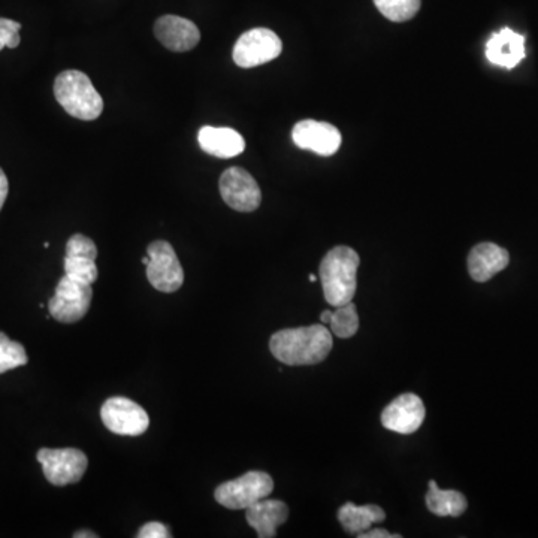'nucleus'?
<instances>
[{
	"instance_id": "nucleus-18",
	"label": "nucleus",
	"mask_w": 538,
	"mask_h": 538,
	"mask_svg": "<svg viewBox=\"0 0 538 538\" xmlns=\"http://www.w3.org/2000/svg\"><path fill=\"white\" fill-rule=\"evenodd\" d=\"M199 145L205 153L210 156L220 157V159H231L240 156L246 148V141L243 136L231 128H214V126H204L199 131Z\"/></svg>"
},
{
	"instance_id": "nucleus-7",
	"label": "nucleus",
	"mask_w": 538,
	"mask_h": 538,
	"mask_svg": "<svg viewBox=\"0 0 538 538\" xmlns=\"http://www.w3.org/2000/svg\"><path fill=\"white\" fill-rule=\"evenodd\" d=\"M281 50L283 44L277 33L265 27H256L238 38L232 57L240 68L250 69L277 59Z\"/></svg>"
},
{
	"instance_id": "nucleus-27",
	"label": "nucleus",
	"mask_w": 538,
	"mask_h": 538,
	"mask_svg": "<svg viewBox=\"0 0 538 538\" xmlns=\"http://www.w3.org/2000/svg\"><path fill=\"white\" fill-rule=\"evenodd\" d=\"M361 538H401L400 534H391L386 530H368L359 534Z\"/></svg>"
},
{
	"instance_id": "nucleus-9",
	"label": "nucleus",
	"mask_w": 538,
	"mask_h": 538,
	"mask_svg": "<svg viewBox=\"0 0 538 538\" xmlns=\"http://www.w3.org/2000/svg\"><path fill=\"white\" fill-rule=\"evenodd\" d=\"M220 195L232 210L240 213L256 211L262 202V192L255 178L243 168H229L219 183Z\"/></svg>"
},
{
	"instance_id": "nucleus-17",
	"label": "nucleus",
	"mask_w": 538,
	"mask_h": 538,
	"mask_svg": "<svg viewBox=\"0 0 538 538\" xmlns=\"http://www.w3.org/2000/svg\"><path fill=\"white\" fill-rule=\"evenodd\" d=\"M246 518L259 538H272L277 536V528L289 518V507L283 501L264 498L247 509Z\"/></svg>"
},
{
	"instance_id": "nucleus-12",
	"label": "nucleus",
	"mask_w": 538,
	"mask_h": 538,
	"mask_svg": "<svg viewBox=\"0 0 538 538\" xmlns=\"http://www.w3.org/2000/svg\"><path fill=\"white\" fill-rule=\"evenodd\" d=\"M98 247L83 234H75L66 244L65 274L83 283L93 284L98 280Z\"/></svg>"
},
{
	"instance_id": "nucleus-24",
	"label": "nucleus",
	"mask_w": 538,
	"mask_h": 538,
	"mask_svg": "<svg viewBox=\"0 0 538 538\" xmlns=\"http://www.w3.org/2000/svg\"><path fill=\"white\" fill-rule=\"evenodd\" d=\"M21 24L8 18H0V51L3 48H17L20 45Z\"/></svg>"
},
{
	"instance_id": "nucleus-11",
	"label": "nucleus",
	"mask_w": 538,
	"mask_h": 538,
	"mask_svg": "<svg viewBox=\"0 0 538 538\" xmlns=\"http://www.w3.org/2000/svg\"><path fill=\"white\" fill-rule=\"evenodd\" d=\"M292 139L302 150H310L319 156H332L340 150L341 134L331 123L302 120L296 123Z\"/></svg>"
},
{
	"instance_id": "nucleus-6",
	"label": "nucleus",
	"mask_w": 538,
	"mask_h": 538,
	"mask_svg": "<svg viewBox=\"0 0 538 538\" xmlns=\"http://www.w3.org/2000/svg\"><path fill=\"white\" fill-rule=\"evenodd\" d=\"M45 479L54 486L78 483L86 474L89 459L78 449H41L36 455Z\"/></svg>"
},
{
	"instance_id": "nucleus-5",
	"label": "nucleus",
	"mask_w": 538,
	"mask_h": 538,
	"mask_svg": "<svg viewBox=\"0 0 538 538\" xmlns=\"http://www.w3.org/2000/svg\"><path fill=\"white\" fill-rule=\"evenodd\" d=\"M92 284L83 283L65 274L60 278L56 293L48 302L51 317L60 323H75L83 319L92 305Z\"/></svg>"
},
{
	"instance_id": "nucleus-31",
	"label": "nucleus",
	"mask_w": 538,
	"mask_h": 538,
	"mask_svg": "<svg viewBox=\"0 0 538 538\" xmlns=\"http://www.w3.org/2000/svg\"><path fill=\"white\" fill-rule=\"evenodd\" d=\"M308 278H310L311 283H314V281H317L316 275L311 274L310 277Z\"/></svg>"
},
{
	"instance_id": "nucleus-20",
	"label": "nucleus",
	"mask_w": 538,
	"mask_h": 538,
	"mask_svg": "<svg viewBox=\"0 0 538 538\" xmlns=\"http://www.w3.org/2000/svg\"><path fill=\"white\" fill-rule=\"evenodd\" d=\"M426 506L434 515L441 518H459L467 510V498L458 491H443L434 480L429 482V492L426 495Z\"/></svg>"
},
{
	"instance_id": "nucleus-1",
	"label": "nucleus",
	"mask_w": 538,
	"mask_h": 538,
	"mask_svg": "<svg viewBox=\"0 0 538 538\" xmlns=\"http://www.w3.org/2000/svg\"><path fill=\"white\" fill-rule=\"evenodd\" d=\"M332 346V332L325 325L283 329L275 332L269 341L274 358L289 367L320 364L328 358Z\"/></svg>"
},
{
	"instance_id": "nucleus-3",
	"label": "nucleus",
	"mask_w": 538,
	"mask_h": 538,
	"mask_svg": "<svg viewBox=\"0 0 538 538\" xmlns=\"http://www.w3.org/2000/svg\"><path fill=\"white\" fill-rule=\"evenodd\" d=\"M54 96L69 116L84 122L98 119L104 101L84 72L65 71L54 81Z\"/></svg>"
},
{
	"instance_id": "nucleus-29",
	"label": "nucleus",
	"mask_w": 538,
	"mask_h": 538,
	"mask_svg": "<svg viewBox=\"0 0 538 538\" xmlns=\"http://www.w3.org/2000/svg\"><path fill=\"white\" fill-rule=\"evenodd\" d=\"M331 317H332L331 310H325L323 311L322 314H320V320H322L323 323H328V325H329V322H331Z\"/></svg>"
},
{
	"instance_id": "nucleus-19",
	"label": "nucleus",
	"mask_w": 538,
	"mask_h": 538,
	"mask_svg": "<svg viewBox=\"0 0 538 538\" xmlns=\"http://www.w3.org/2000/svg\"><path fill=\"white\" fill-rule=\"evenodd\" d=\"M385 519V510L374 504L355 506L353 503H347L338 512V521L343 525L344 530L356 536L371 530L374 524H380Z\"/></svg>"
},
{
	"instance_id": "nucleus-28",
	"label": "nucleus",
	"mask_w": 538,
	"mask_h": 538,
	"mask_svg": "<svg viewBox=\"0 0 538 538\" xmlns=\"http://www.w3.org/2000/svg\"><path fill=\"white\" fill-rule=\"evenodd\" d=\"M74 538H98V534L93 533V531H78L74 534Z\"/></svg>"
},
{
	"instance_id": "nucleus-21",
	"label": "nucleus",
	"mask_w": 538,
	"mask_h": 538,
	"mask_svg": "<svg viewBox=\"0 0 538 538\" xmlns=\"http://www.w3.org/2000/svg\"><path fill=\"white\" fill-rule=\"evenodd\" d=\"M329 331L338 338H352L359 329V316L356 305L353 302L340 305L332 311Z\"/></svg>"
},
{
	"instance_id": "nucleus-16",
	"label": "nucleus",
	"mask_w": 538,
	"mask_h": 538,
	"mask_svg": "<svg viewBox=\"0 0 538 538\" xmlns=\"http://www.w3.org/2000/svg\"><path fill=\"white\" fill-rule=\"evenodd\" d=\"M509 252L494 243L477 244L468 256V271L477 283H486L509 265Z\"/></svg>"
},
{
	"instance_id": "nucleus-2",
	"label": "nucleus",
	"mask_w": 538,
	"mask_h": 538,
	"mask_svg": "<svg viewBox=\"0 0 538 538\" xmlns=\"http://www.w3.org/2000/svg\"><path fill=\"white\" fill-rule=\"evenodd\" d=\"M361 265L358 253L346 246H338L328 252L320 264V281L323 295L329 305L352 302L358 286V269Z\"/></svg>"
},
{
	"instance_id": "nucleus-4",
	"label": "nucleus",
	"mask_w": 538,
	"mask_h": 538,
	"mask_svg": "<svg viewBox=\"0 0 538 538\" xmlns=\"http://www.w3.org/2000/svg\"><path fill=\"white\" fill-rule=\"evenodd\" d=\"M274 491V480L262 471H250L231 482L222 483L214 492L220 506L231 510H247Z\"/></svg>"
},
{
	"instance_id": "nucleus-8",
	"label": "nucleus",
	"mask_w": 538,
	"mask_h": 538,
	"mask_svg": "<svg viewBox=\"0 0 538 538\" xmlns=\"http://www.w3.org/2000/svg\"><path fill=\"white\" fill-rule=\"evenodd\" d=\"M150 264L147 278L154 289L163 293H174L183 286L184 271L178 261L174 247L166 241H154L147 249Z\"/></svg>"
},
{
	"instance_id": "nucleus-13",
	"label": "nucleus",
	"mask_w": 538,
	"mask_h": 538,
	"mask_svg": "<svg viewBox=\"0 0 538 538\" xmlns=\"http://www.w3.org/2000/svg\"><path fill=\"white\" fill-rule=\"evenodd\" d=\"M425 405L417 395L403 394L383 410L382 423L389 431L414 434L425 420Z\"/></svg>"
},
{
	"instance_id": "nucleus-25",
	"label": "nucleus",
	"mask_w": 538,
	"mask_h": 538,
	"mask_svg": "<svg viewBox=\"0 0 538 538\" xmlns=\"http://www.w3.org/2000/svg\"><path fill=\"white\" fill-rule=\"evenodd\" d=\"M138 538H169L171 533H169L168 527L166 525L160 524V522H150V524H145L144 527L139 530V533L136 534Z\"/></svg>"
},
{
	"instance_id": "nucleus-26",
	"label": "nucleus",
	"mask_w": 538,
	"mask_h": 538,
	"mask_svg": "<svg viewBox=\"0 0 538 538\" xmlns=\"http://www.w3.org/2000/svg\"><path fill=\"white\" fill-rule=\"evenodd\" d=\"M9 184L8 178H6L5 172L0 168V210H2L3 204H5L6 198H8Z\"/></svg>"
},
{
	"instance_id": "nucleus-30",
	"label": "nucleus",
	"mask_w": 538,
	"mask_h": 538,
	"mask_svg": "<svg viewBox=\"0 0 538 538\" xmlns=\"http://www.w3.org/2000/svg\"><path fill=\"white\" fill-rule=\"evenodd\" d=\"M142 264H144L145 267H147V265L150 264V258H148V255L145 256L144 259H142Z\"/></svg>"
},
{
	"instance_id": "nucleus-14",
	"label": "nucleus",
	"mask_w": 538,
	"mask_h": 538,
	"mask_svg": "<svg viewBox=\"0 0 538 538\" xmlns=\"http://www.w3.org/2000/svg\"><path fill=\"white\" fill-rule=\"evenodd\" d=\"M160 44L175 53L193 50L201 41V32L193 21L178 15H163L154 24Z\"/></svg>"
},
{
	"instance_id": "nucleus-23",
	"label": "nucleus",
	"mask_w": 538,
	"mask_h": 538,
	"mask_svg": "<svg viewBox=\"0 0 538 538\" xmlns=\"http://www.w3.org/2000/svg\"><path fill=\"white\" fill-rule=\"evenodd\" d=\"M27 364V353L17 341L9 340L0 332V374Z\"/></svg>"
},
{
	"instance_id": "nucleus-10",
	"label": "nucleus",
	"mask_w": 538,
	"mask_h": 538,
	"mask_svg": "<svg viewBox=\"0 0 538 538\" xmlns=\"http://www.w3.org/2000/svg\"><path fill=\"white\" fill-rule=\"evenodd\" d=\"M102 422L117 435L138 437L144 434L150 425L147 411L129 400V398L114 397L105 401L101 410Z\"/></svg>"
},
{
	"instance_id": "nucleus-22",
	"label": "nucleus",
	"mask_w": 538,
	"mask_h": 538,
	"mask_svg": "<svg viewBox=\"0 0 538 538\" xmlns=\"http://www.w3.org/2000/svg\"><path fill=\"white\" fill-rule=\"evenodd\" d=\"M374 3L388 20L395 23L411 20L420 9V0H374Z\"/></svg>"
},
{
	"instance_id": "nucleus-15",
	"label": "nucleus",
	"mask_w": 538,
	"mask_h": 538,
	"mask_svg": "<svg viewBox=\"0 0 538 538\" xmlns=\"http://www.w3.org/2000/svg\"><path fill=\"white\" fill-rule=\"evenodd\" d=\"M527 56L525 51V38L504 27L500 32L494 33L486 44V57L489 62L501 68L513 69Z\"/></svg>"
}]
</instances>
